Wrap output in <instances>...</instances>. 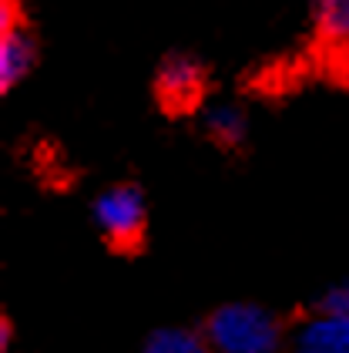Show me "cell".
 I'll use <instances>...</instances> for the list:
<instances>
[{"instance_id": "cell-1", "label": "cell", "mask_w": 349, "mask_h": 353, "mask_svg": "<svg viewBox=\"0 0 349 353\" xmlns=\"http://www.w3.org/2000/svg\"><path fill=\"white\" fill-rule=\"evenodd\" d=\"M202 336L215 353H279L282 323L262 306L229 303L205 320Z\"/></svg>"}, {"instance_id": "cell-2", "label": "cell", "mask_w": 349, "mask_h": 353, "mask_svg": "<svg viewBox=\"0 0 349 353\" xmlns=\"http://www.w3.org/2000/svg\"><path fill=\"white\" fill-rule=\"evenodd\" d=\"M94 219L101 229L107 252L121 256V259H138L148 245V209H145V195L134 182H121L114 189H107L94 202Z\"/></svg>"}, {"instance_id": "cell-3", "label": "cell", "mask_w": 349, "mask_h": 353, "mask_svg": "<svg viewBox=\"0 0 349 353\" xmlns=\"http://www.w3.org/2000/svg\"><path fill=\"white\" fill-rule=\"evenodd\" d=\"M209 68L191 54H168L155 71V81H151V94H155V105L165 118H191L195 111H202L205 98H209Z\"/></svg>"}, {"instance_id": "cell-4", "label": "cell", "mask_w": 349, "mask_h": 353, "mask_svg": "<svg viewBox=\"0 0 349 353\" xmlns=\"http://www.w3.org/2000/svg\"><path fill=\"white\" fill-rule=\"evenodd\" d=\"M37 64V37L27 28V14L0 24V91H14Z\"/></svg>"}, {"instance_id": "cell-5", "label": "cell", "mask_w": 349, "mask_h": 353, "mask_svg": "<svg viewBox=\"0 0 349 353\" xmlns=\"http://www.w3.org/2000/svg\"><path fill=\"white\" fill-rule=\"evenodd\" d=\"M316 48L329 54H349V0H313Z\"/></svg>"}, {"instance_id": "cell-6", "label": "cell", "mask_w": 349, "mask_h": 353, "mask_svg": "<svg viewBox=\"0 0 349 353\" xmlns=\"http://www.w3.org/2000/svg\"><path fill=\"white\" fill-rule=\"evenodd\" d=\"M302 353H349V316H322L302 333Z\"/></svg>"}, {"instance_id": "cell-7", "label": "cell", "mask_w": 349, "mask_h": 353, "mask_svg": "<svg viewBox=\"0 0 349 353\" xmlns=\"http://www.w3.org/2000/svg\"><path fill=\"white\" fill-rule=\"evenodd\" d=\"M205 132H209V138L218 148L232 152V148H239L245 141V118L235 108H215L205 118Z\"/></svg>"}, {"instance_id": "cell-8", "label": "cell", "mask_w": 349, "mask_h": 353, "mask_svg": "<svg viewBox=\"0 0 349 353\" xmlns=\"http://www.w3.org/2000/svg\"><path fill=\"white\" fill-rule=\"evenodd\" d=\"M145 353H209L205 336L188 333V330H158L151 333Z\"/></svg>"}, {"instance_id": "cell-9", "label": "cell", "mask_w": 349, "mask_h": 353, "mask_svg": "<svg viewBox=\"0 0 349 353\" xmlns=\"http://www.w3.org/2000/svg\"><path fill=\"white\" fill-rule=\"evenodd\" d=\"M319 313H326V316H349V286H339L336 293L322 296Z\"/></svg>"}]
</instances>
